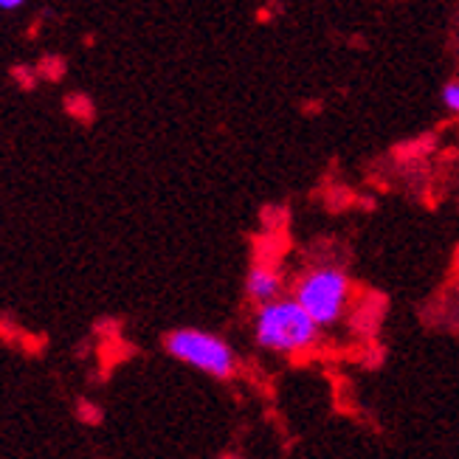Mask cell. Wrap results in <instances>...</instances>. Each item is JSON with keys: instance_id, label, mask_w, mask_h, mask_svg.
Returning <instances> with one entry per match:
<instances>
[{"instance_id": "obj_1", "label": "cell", "mask_w": 459, "mask_h": 459, "mask_svg": "<svg viewBox=\"0 0 459 459\" xmlns=\"http://www.w3.org/2000/svg\"><path fill=\"white\" fill-rule=\"evenodd\" d=\"M322 333L325 330L313 322V316L290 293L256 305L251 316L254 344L273 355H305L318 344Z\"/></svg>"}, {"instance_id": "obj_2", "label": "cell", "mask_w": 459, "mask_h": 459, "mask_svg": "<svg viewBox=\"0 0 459 459\" xmlns=\"http://www.w3.org/2000/svg\"><path fill=\"white\" fill-rule=\"evenodd\" d=\"M290 296L313 316L318 327L330 330L342 325V318L347 316L352 299V279L344 268L322 263L296 276Z\"/></svg>"}, {"instance_id": "obj_3", "label": "cell", "mask_w": 459, "mask_h": 459, "mask_svg": "<svg viewBox=\"0 0 459 459\" xmlns=\"http://www.w3.org/2000/svg\"><path fill=\"white\" fill-rule=\"evenodd\" d=\"M164 350L181 361L189 369H197L214 381H229L239 369V355L237 350L226 342L223 335L197 330V327H181L172 330L164 338Z\"/></svg>"}, {"instance_id": "obj_4", "label": "cell", "mask_w": 459, "mask_h": 459, "mask_svg": "<svg viewBox=\"0 0 459 459\" xmlns=\"http://www.w3.org/2000/svg\"><path fill=\"white\" fill-rule=\"evenodd\" d=\"M246 299L256 307V305H265L271 299H279L288 293V282H285V273L282 268H276L271 263H254L246 273Z\"/></svg>"}, {"instance_id": "obj_5", "label": "cell", "mask_w": 459, "mask_h": 459, "mask_svg": "<svg viewBox=\"0 0 459 459\" xmlns=\"http://www.w3.org/2000/svg\"><path fill=\"white\" fill-rule=\"evenodd\" d=\"M443 108L454 116H459V79H451L443 88Z\"/></svg>"}, {"instance_id": "obj_6", "label": "cell", "mask_w": 459, "mask_h": 459, "mask_svg": "<svg viewBox=\"0 0 459 459\" xmlns=\"http://www.w3.org/2000/svg\"><path fill=\"white\" fill-rule=\"evenodd\" d=\"M23 4H26V0H0V9H4V12H14V9L23 6Z\"/></svg>"}]
</instances>
